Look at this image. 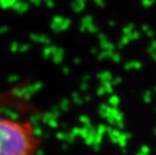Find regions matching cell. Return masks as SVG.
I'll use <instances>...</instances> for the list:
<instances>
[{
  "label": "cell",
  "instance_id": "6da1fadb",
  "mask_svg": "<svg viewBox=\"0 0 156 155\" xmlns=\"http://www.w3.org/2000/svg\"><path fill=\"white\" fill-rule=\"evenodd\" d=\"M44 138L31 120L0 112V155H38Z\"/></svg>",
  "mask_w": 156,
  "mask_h": 155
}]
</instances>
